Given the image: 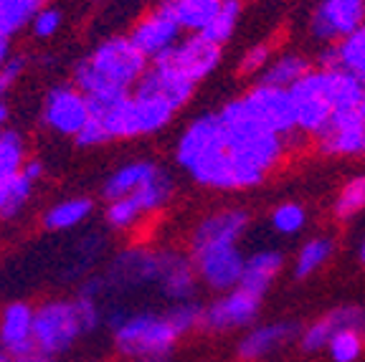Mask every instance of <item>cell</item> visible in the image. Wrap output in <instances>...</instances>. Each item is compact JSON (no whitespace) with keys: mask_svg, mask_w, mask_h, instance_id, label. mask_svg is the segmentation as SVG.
<instances>
[{"mask_svg":"<svg viewBox=\"0 0 365 362\" xmlns=\"http://www.w3.org/2000/svg\"><path fill=\"white\" fill-rule=\"evenodd\" d=\"M363 210H365V175H355L337 190L335 200H332V215L340 223H348L353 218H358Z\"/></svg>","mask_w":365,"mask_h":362,"instance_id":"cell-29","label":"cell"},{"mask_svg":"<svg viewBox=\"0 0 365 362\" xmlns=\"http://www.w3.org/2000/svg\"><path fill=\"white\" fill-rule=\"evenodd\" d=\"M314 145L327 157H365V109L335 112Z\"/></svg>","mask_w":365,"mask_h":362,"instance_id":"cell-12","label":"cell"},{"mask_svg":"<svg viewBox=\"0 0 365 362\" xmlns=\"http://www.w3.org/2000/svg\"><path fill=\"white\" fill-rule=\"evenodd\" d=\"M178 337L180 334L175 332L168 314H158V311H135L114 329L117 350L137 360L168 357Z\"/></svg>","mask_w":365,"mask_h":362,"instance_id":"cell-3","label":"cell"},{"mask_svg":"<svg viewBox=\"0 0 365 362\" xmlns=\"http://www.w3.org/2000/svg\"><path fill=\"white\" fill-rule=\"evenodd\" d=\"M327 319H330L335 329H358V332H365V309L363 306H355V304L337 306V309L327 311Z\"/></svg>","mask_w":365,"mask_h":362,"instance_id":"cell-39","label":"cell"},{"mask_svg":"<svg viewBox=\"0 0 365 362\" xmlns=\"http://www.w3.org/2000/svg\"><path fill=\"white\" fill-rule=\"evenodd\" d=\"M91 119V102L76 86H56L46 96L43 122L53 132L76 137Z\"/></svg>","mask_w":365,"mask_h":362,"instance_id":"cell-15","label":"cell"},{"mask_svg":"<svg viewBox=\"0 0 365 362\" xmlns=\"http://www.w3.org/2000/svg\"><path fill=\"white\" fill-rule=\"evenodd\" d=\"M332 334H335V327H332V322L325 317L314 319L312 324H307V327L299 332V347H302L304 352H319V350H327V345H330Z\"/></svg>","mask_w":365,"mask_h":362,"instance_id":"cell-37","label":"cell"},{"mask_svg":"<svg viewBox=\"0 0 365 362\" xmlns=\"http://www.w3.org/2000/svg\"><path fill=\"white\" fill-rule=\"evenodd\" d=\"M31 29L38 38H51L58 29H61V13L56 8H41L36 13L34 23H31Z\"/></svg>","mask_w":365,"mask_h":362,"instance_id":"cell-40","label":"cell"},{"mask_svg":"<svg viewBox=\"0 0 365 362\" xmlns=\"http://www.w3.org/2000/svg\"><path fill=\"white\" fill-rule=\"evenodd\" d=\"M226 148V130L218 117V112H205L190 122L185 130L180 132L175 142V162L182 170H190L195 162L205 157V155L216 152V150Z\"/></svg>","mask_w":365,"mask_h":362,"instance_id":"cell-10","label":"cell"},{"mask_svg":"<svg viewBox=\"0 0 365 362\" xmlns=\"http://www.w3.org/2000/svg\"><path fill=\"white\" fill-rule=\"evenodd\" d=\"M241 13H244V3H241V0H221V6L213 13L211 23L203 29V36L211 38L213 43H218V46L228 43L241 21Z\"/></svg>","mask_w":365,"mask_h":362,"instance_id":"cell-30","label":"cell"},{"mask_svg":"<svg viewBox=\"0 0 365 362\" xmlns=\"http://www.w3.org/2000/svg\"><path fill=\"white\" fill-rule=\"evenodd\" d=\"M163 6L170 11V16L180 23L182 31L188 33H203V29L211 23L213 13L221 3L216 0H165Z\"/></svg>","mask_w":365,"mask_h":362,"instance_id":"cell-25","label":"cell"},{"mask_svg":"<svg viewBox=\"0 0 365 362\" xmlns=\"http://www.w3.org/2000/svg\"><path fill=\"white\" fill-rule=\"evenodd\" d=\"M264 296L254 294L249 289L236 286L231 291H223L221 296L205 306L203 329L208 332H231V329L249 327L257 322Z\"/></svg>","mask_w":365,"mask_h":362,"instance_id":"cell-9","label":"cell"},{"mask_svg":"<svg viewBox=\"0 0 365 362\" xmlns=\"http://www.w3.org/2000/svg\"><path fill=\"white\" fill-rule=\"evenodd\" d=\"M198 279L213 291H231L241 284L244 276L246 256L239 246H218V249H205L198 254H190Z\"/></svg>","mask_w":365,"mask_h":362,"instance_id":"cell-13","label":"cell"},{"mask_svg":"<svg viewBox=\"0 0 365 362\" xmlns=\"http://www.w3.org/2000/svg\"><path fill=\"white\" fill-rule=\"evenodd\" d=\"M0 362H13V357L6 350H0Z\"/></svg>","mask_w":365,"mask_h":362,"instance_id":"cell-47","label":"cell"},{"mask_svg":"<svg viewBox=\"0 0 365 362\" xmlns=\"http://www.w3.org/2000/svg\"><path fill=\"white\" fill-rule=\"evenodd\" d=\"M289 96L297 117V132L304 140H317L327 130L332 112H335L330 96V84H327V71L314 66L307 76H302L292 86Z\"/></svg>","mask_w":365,"mask_h":362,"instance_id":"cell-6","label":"cell"},{"mask_svg":"<svg viewBox=\"0 0 365 362\" xmlns=\"http://www.w3.org/2000/svg\"><path fill=\"white\" fill-rule=\"evenodd\" d=\"M36 182L38 180H34L29 172H21L18 177H13L6 187V203H3V208H0V218H6V221L16 218V215L26 208V203H29Z\"/></svg>","mask_w":365,"mask_h":362,"instance_id":"cell-34","label":"cell"},{"mask_svg":"<svg viewBox=\"0 0 365 362\" xmlns=\"http://www.w3.org/2000/svg\"><path fill=\"white\" fill-rule=\"evenodd\" d=\"M6 187H8V182L0 185V208H3V203H6Z\"/></svg>","mask_w":365,"mask_h":362,"instance_id":"cell-45","label":"cell"},{"mask_svg":"<svg viewBox=\"0 0 365 362\" xmlns=\"http://www.w3.org/2000/svg\"><path fill=\"white\" fill-rule=\"evenodd\" d=\"M365 332H358V329H335L332 334L330 345V357L335 362H355L360 355H363V347H365V340H363Z\"/></svg>","mask_w":365,"mask_h":362,"instance_id":"cell-35","label":"cell"},{"mask_svg":"<svg viewBox=\"0 0 365 362\" xmlns=\"http://www.w3.org/2000/svg\"><path fill=\"white\" fill-rule=\"evenodd\" d=\"M160 289L163 294L178 304V301L195 299L198 289V272L193 267V259L180 256L175 251H163V272H160Z\"/></svg>","mask_w":365,"mask_h":362,"instance_id":"cell-21","label":"cell"},{"mask_svg":"<svg viewBox=\"0 0 365 362\" xmlns=\"http://www.w3.org/2000/svg\"><path fill=\"white\" fill-rule=\"evenodd\" d=\"M241 99H244L246 107L257 114L269 130L287 137L292 148H297L299 140L304 142V137L297 132V117H294V107H292L289 89H279V86H269L257 81Z\"/></svg>","mask_w":365,"mask_h":362,"instance_id":"cell-8","label":"cell"},{"mask_svg":"<svg viewBox=\"0 0 365 362\" xmlns=\"http://www.w3.org/2000/svg\"><path fill=\"white\" fill-rule=\"evenodd\" d=\"M86 334L84 322H81L79 306L74 301L58 299L46 301L43 306L36 309L34 319V342L36 350L46 357H56L66 352L68 347Z\"/></svg>","mask_w":365,"mask_h":362,"instance_id":"cell-4","label":"cell"},{"mask_svg":"<svg viewBox=\"0 0 365 362\" xmlns=\"http://www.w3.org/2000/svg\"><path fill=\"white\" fill-rule=\"evenodd\" d=\"M11 58V41L0 38V68H3V63Z\"/></svg>","mask_w":365,"mask_h":362,"instance_id":"cell-42","label":"cell"},{"mask_svg":"<svg viewBox=\"0 0 365 362\" xmlns=\"http://www.w3.org/2000/svg\"><path fill=\"white\" fill-rule=\"evenodd\" d=\"M358 256H360V261H363V267H365V238L360 241V249H358Z\"/></svg>","mask_w":365,"mask_h":362,"instance_id":"cell-46","label":"cell"},{"mask_svg":"<svg viewBox=\"0 0 365 362\" xmlns=\"http://www.w3.org/2000/svg\"><path fill=\"white\" fill-rule=\"evenodd\" d=\"M218 117L226 130V148L231 155L262 172H274L284 162L292 150L289 140L279 132L269 130L257 114L246 107L244 99H231L218 109Z\"/></svg>","mask_w":365,"mask_h":362,"instance_id":"cell-1","label":"cell"},{"mask_svg":"<svg viewBox=\"0 0 365 362\" xmlns=\"http://www.w3.org/2000/svg\"><path fill=\"white\" fill-rule=\"evenodd\" d=\"M13 362H53V360H51V357L41 355V352H34V355L18 357V360H13Z\"/></svg>","mask_w":365,"mask_h":362,"instance_id":"cell-43","label":"cell"},{"mask_svg":"<svg viewBox=\"0 0 365 362\" xmlns=\"http://www.w3.org/2000/svg\"><path fill=\"white\" fill-rule=\"evenodd\" d=\"M312 68H314L312 61L307 56H302V53H279V56H274L272 63L264 68V74L259 76V81L269 86H279V89H292Z\"/></svg>","mask_w":365,"mask_h":362,"instance_id":"cell-24","label":"cell"},{"mask_svg":"<svg viewBox=\"0 0 365 362\" xmlns=\"http://www.w3.org/2000/svg\"><path fill=\"white\" fill-rule=\"evenodd\" d=\"M91 210H94V203L89 198H66L46 210L43 226L48 231H68V228L81 226L91 215Z\"/></svg>","mask_w":365,"mask_h":362,"instance_id":"cell-27","label":"cell"},{"mask_svg":"<svg viewBox=\"0 0 365 362\" xmlns=\"http://www.w3.org/2000/svg\"><path fill=\"white\" fill-rule=\"evenodd\" d=\"M269 226L279 236H297L307 226V208L302 203H294V200L279 203L269 215Z\"/></svg>","mask_w":365,"mask_h":362,"instance_id":"cell-33","label":"cell"},{"mask_svg":"<svg viewBox=\"0 0 365 362\" xmlns=\"http://www.w3.org/2000/svg\"><path fill=\"white\" fill-rule=\"evenodd\" d=\"M135 91L163 96V99H168V102L180 112V109L193 99L195 81H190L185 74H180V71H178L175 66H170L168 61H153L148 71H145L143 79L137 81Z\"/></svg>","mask_w":365,"mask_h":362,"instance_id":"cell-18","label":"cell"},{"mask_svg":"<svg viewBox=\"0 0 365 362\" xmlns=\"http://www.w3.org/2000/svg\"><path fill=\"white\" fill-rule=\"evenodd\" d=\"M180 33H182L180 23L170 16V11L165 6H160L137 23L135 29H132L130 38L150 58V63H153L158 58L168 56L180 43L182 41Z\"/></svg>","mask_w":365,"mask_h":362,"instance_id":"cell-16","label":"cell"},{"mask_svg":"<svg viewBox=\"0 0 365 362\" xmlns=\"http://www.w3.org/2000/svg\"><path fill=\"white\" fill-rule=\"evenodd\" d=\"M335 46H337V58H340V68H345L353 76H358L360 81H365V23L358 31H353L350 36L337 41Z\"/></svg>","mask_w":365,"mask_h":362,"instance_id":"cell-32","label":"cell"},{"mask_svg":"<svg viewBox=\"0 0 365 362\" xmlns=\"http://www.w3.org/2000/svg\"><path fill=\"white\" fill-rule=\"evenodd\" d=\"M165 314H168V319H170L173 327H175L178 334H188V332H193V329L203 327L205 306L198 304L195 299H188V301H178V304H173Z\"/></svg>","mask_w":365,"mask_h":362,"instance_id":"cell-36","label":"cell"},{"mask_svg":"<svg viewBox=\"0 0 365 362\" xmlns=\"http://www.w3.org/2000/svg\"><path fill=\"white\" fill-rule=\"evenodd\" d=\"M86 61L107 84L122 91L135 89L137 81L143 79L145 71L150 68V58L132 43L130 36L107 38L91 51V56H86Z\"/></svg>","mask_w":365,"mask_h":362,"instance_id":"cell-5","label":"cell"},{"mask_svg":"<svg viewBox=\"0 0 365 362\" xmlns=\"http://www.w3.org/2000/svg\"><path fill=\"white\" fill-rule=\"evenodd\" d=\"M26 167V148L18 132L3 130L0 132V185L11 182Z\"/></svg>","mask_w":365,"mask_h":362,"instance_id":"cell-31","label":"cell"},{"mask_svg":"<svg viewBox=\"0 0 365 362\" xmlns=\"http://www.w3.org/2000/svg\"><path fill=\"white\" fill-rule=\"evenodd\" d=\"M365 23V0H319L309 31L322 43H337Z\"/></svg>","mask_w":365,"mask_h":362,"instance_id":"cell-11","label":"cell"},{"mask_svg":"<svg viewBox=\"0 0 365 362\" xmlns=\"http://www.w3.org/2000/svg\"><path fill=\"white\" fill-rule=\"evenodd\" d=\"M175 114L178 109L168 99L155 94H140V91H130L125 99L107 104V107H91V117L99 119L109 142L155 135L165 130Z\"/></svg>","mask_w":365,"mask_h":362,"instance_id":"cell-2","label":"cell"},{"mask_svg":"<svg viewBox=\"0 0 365 362\" xmlns=\"http://www.w3.org/2000/svg\"><path fill=\"white\" fill-rule=\"evenodd\" d=\"M335 254V238L332 236H312L307 238L294 256V276L309 279L325 267Z\"/></svg>","mask_w":365,"mask_h":362,"instance_id":"cell-26","label":"cell"},{"mask_svg":"<svg viewBox=\"0 0 365 362\" xmlns=\"http://www.w3.org/2000/svg\"><path fill=\"white\" fill-rule=\"evenodd\" d=\"M284 269V256L274 249H262L246 256L244 264V276H241L239 286L249 289L254 294L264 296L269 291V286L274 284V279L279 276Z\"/></svg>","mask_w":365,"mask_h":362,"instance_id":"cell-23","label":"cell"},{"mask_svg":"<svg viewBox=\"0 0 365 362\" xmlns=\"http://www.w3.org/2000/svg\"><path fill=\"white\" fill-rule=\"evenodd\" d=\"M160 172H163V167H158V165L150 162V160L127 162V165H122V167H117V170L107 177V182H104V187H102V195L109 203H112V200L127 198V195H132V192H137L140 187L148 185L150 180H155Z\"/></svg>","mask_w":365,"mask_h":362,"instance_id":"cell-22","label":"cell"},{"mask_svg":"<svg viewBox=\"0 0 365 362\" xmlns=\"http://www.w3.org/2000/svg\"><path fill=\"white\" fill-rule=\"evenodd\" d=\"M26 71V58L23 56H11L3 68H0V96H6L8 89L18 81V76Z\"/></svg>","mask_w":365,"mask_h":362,"instance_id":"cell-41","label":"cell"},{"mask_svg":"<svg viewBox=\"0 0 365 362\" xmlns=\"http://www.w3.org/2000/svg\"><path fill=\"white\" fill-rule=\"evenodd\" d=\"M299 334L297 322H269V324H257L241 337L239 342V357L244 362H257L269 357L272 352H277L282 345L292 342Z\"/></svg>","mask_w":365,"mask_h":362,"instance_id":"cell-20","label":"cell"},{"mask_svg":"<svg viewBox=\"0 0 365 362\" xmlns=\"http://www.w3.org/2000/svg\"><path fill=\"white\" fill-rule=\"evenodd\" d=\"M249 213L244 208H221L216 213L200 218L190 233V254L218 246H239L249 228Z\"/></svg>","mask_w":365,"mask_h":362,"instance_id":"cell-14","label":"cell"},{"mask_svg":"<svg viewBox=\"0 0 365 362\" xmlns=\"http://www.w3.org/2000/svg\"><path fill=\"white\" fill-rule=\"evenodd\" d=\"M6 119H8V102H6V96H0V130L6 125Z\"/></svg>","mask_w":365,"mask_h":362,"instance_id":"cell-44","label":"cell"},{"mask_svg":"<svg viewBox=\"0 0 365 362\" xmlns=\"http://www.w3.org/2000/svg\"><path fill=\"white\" fill-rule=\"evenodd\" d=\"M43 0H0V38L11 41L18 31L34 23Z\"/></svg>","mask_w":365,"mask_h":362,"instance_id":"cell-28","label":"cell"},{"mask_svg":"<svg viewBox=\"0 0 365 362\" xmlns=\"http://www.w3.org/2000/svg\"><path fill=\"white\" fill-rule=\"evenodd\" d=\"M216 3H221V0H216Z\"/></svg>","mask_w":365,"mask_h":362,"instance_id":"cell-48","label":"cell"},{"mask_svg":"<svg viewBox=\"0 0 365 362\" xmlns=\"http://www.w3.org/2000/svg\"><path fill=\"white\" fill-rule=\"evenodd\" d=\"M34 319L36 311L23 301H13L0 314V350H6L13 360L34 355Z\"/></svg>","mask_w":365,"mask_h":362,"instance_id":"cell-19","label":"cell"},{"mask_svg":"<svg viewBox=\"0 0 365 362\" xmlns=\"http://www.w3.org/2000/svg\"><path fill=\"white\" fill-rule=\"evenodd\" d=\"M274 53H272V46L269 43H257V46H251L249 51L241 56V63H239V71L244 76H262L264 74V68L272 63Z\"/></svg>","mask_w":365,"mask_h":362,"instance_id":"cell-38","label":"cell"},{"mask_svg":"<svg viewBox=\"0 0 365 362\" xmlns=\"http://www.w3.org/2000/svg\"><path fill=\"white\" fill-rule=\"evenodd\" d=\"M223 46L213 43L211 38H205L203 33H190L188 38H182L180 43L173 48L168 56L158 58V61H168L175 66L180 74H185L190 81H203L213 74L221 63Z\"/></svg>","mask_w":365,"mask_h":362,"instance_id":"cell-17","label":"cell"},{"mask_svg":"<svg viewBox=\"0 0 365 362\" xmlns=\"http://www.w3.org/2000/svg\"><path fill=\"white\" fill-rule=\"evenodd\" d=\"M173 190H175L173 177L163 170L155 180H150L148 185L140 187L137 192H132L127 198L112 200V203L107 205V223L112 228H117V231L137 226L145 215L165 208L173 198Z\"/></svg>","mask_w":365,"mask_h":362,"instance_id":"cell-7","label":"cell"}]
</instances>
